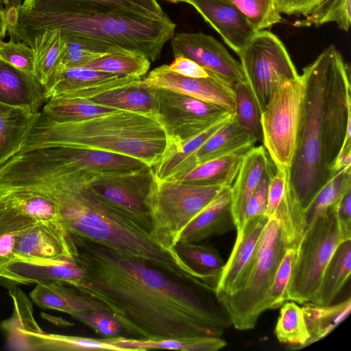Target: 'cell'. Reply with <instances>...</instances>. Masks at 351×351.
<instances>
[{
  "label": "cell",
  "mask_w": 351,
  "mask_h": 351,
  "mask_svg": "<svg viewBox=\"0 0 351 351\" xmlns=\"http://www.w3.org/2000/svg\"><path fill=\"white\" fill-rule=\"evenodd\" d=\"M71 316L106 337L119 336L122 332L117 320L106 311L77 313Z\"/></svg>",
  "instance_id": "48"
},
{
  "label": "cell",
  "mask_w": 351,
  "mask_h": 351,
  "mask_svg": "<svg viewBox=\"0 0 351 351\" xmlns=\"http://www.w3.org/2000/svg\"><path fill=\"white\" fill-rule=\"evenodd\" d=\"M351 272V239L341 242L327 264L317 291L310 301L318 306L330 305Z\"/></svg>",
  "instance_id": "28"
},
{
  "label": "cell",
  "mask_w": 351,
  "mask_h": 351,
  "mask_svg": "<svg viewBox=\"0 0 351 351\" xmlns=\"http://www.w3.org/2000/svg\"><path fill=\"white\" fill-rule=\"evenodd\" d=\"M305 229L304 209L289 182L283 198L265 226L251 263L231 293L221 300L234 328H254L267 310L269 290L287 250L298 246Z\"/></svg>",
  "instance_id": "6"
},
{
  "label": "cell",
  "mask_w": 351,
  "mask_h": 351,
  "mask_svg": "<svg viewBox=\"0 0 351 351\" xmlns=\"http://www.w3.org/2000/svg\"><path fill=\"white\" fill-rule=\"evenodd\" d=\"M151 12L156 13V14H163L164 12L160 5V4L158 3L156 0H134Z\"/></svg>",
  "instance_id": "54"
},
{
  "label": "cell",
  "mask_w": 351,
  "mask_h": 351,
  "mask_svg": "<svg viewBox=\"0 0 351 351\" xmlns=\"http://www.w3.org/2000/svg\"><path fill=\"white\" fill-rule=\"evenodd\" d=\"M141 78L75 67L55 72L45 86L46 94L47 99H88L110 90L137 84Z\"/></svg>",
  "instance_id": "16"
},
{
  "label": "cell",
  "mask_w": 351,
  "mask_h": 351,
  "mask_svg": "<svg viewBox=\"0 0 351 351\" xmlns=\"http://www.w3.org/2000/svg\"><path fill=\"white\" fill-rule=\"evenodd\" d=\"M137 85L144 88H162L219 106L233 114L234 87L217 75L195 78L172 71L162 64L143 76Z\"/></svg>",
  "instance_id": "15"
},
{
  "label": "cell",
  "mask_w": 351,
  "mask_h": 351,
  "mask_svg": "<svg viewBox=\"0 0 351 351\" xmlns=\"http://www.w3.org/2000/svg\"><path fill=\"white\" fill-rule=\"evenodd\" d=\"M301 75L304 92L289 182L304 210L334 175L342 149L351 144L350 68L331 45Z\"/></svg>",
  "instance_id": "2"
},
{
  "label": "cell",
  "mask_w": 351,
  "mask_h": 351,
  "mask_svg": "<svg viewBox=\"0 0 351 351\" xmlns=\"http://www.w3.org/2000/svg\"><path fill=\"white\" fill-rule=\"evenodd\" d=\"M310 338L306 345L321 340L329 335L350 314L351 299L331 306H318L306 302L302 307Z\"/></svg>",
  "instance_id": "35"
},
{
  "label": "cell",
  "mask_w": 351,
  "mask_h": 351,
  "mask_svg": "<svg viewBox=\"0 0 351 351\" xmlns=\"http://www.w3.org/2000/svg\"><path fill=\"white\" fill-rule=\"evenodd\" d=\"M74 250L72 236L60 221H40L17 237L14 254L17 261L51 263L73 260Z\"/></svg>",
  "instance_id": "14"
},
{
  "label": "cell",
  "mask_w": 351,
  "mask_h": 351,
  "mask_svg": "<svg viewBox=\"0 0 351 351\" xmlns=\"http://www.w3.org/2000/svg\"><path fill=\"white\" fill-rule=\"evenodd\" d=\"M36 222L14 208L0 194V271L15 260L14 250L17 237Z\"/></svg>",
  "instance_id": "36"
},
{
  "label": "cell",
  "mask_w": 351,
  "mask_h": 351,
  "mask_svg": "<svg viewBox=\"0 0 351 351\" xmlns=\"http://www.w3.org/2000/svg\"><path fill=\"white\" fill-rule=\"evenodd\" d=\"M235 122L256 143L263 141L261 112L246 81L234 86Z\"/></svg>",
  "instance_id": "37"
},
{
  "label": "cell",
  "mask_w": 351,
  "mask_h": 351,
  "mask_svg": "<svg viewBox=\"0 0 351 351\" xmlns=\"http://www.w3.org/2000/svg\"><path fill=\"white\" fill-rule=\"evenodd\" d=\"M110 339L112 343L121 348L123 351L159 348L182 351H216L227 345L224 339L217 337H202L190 339L143 340L119 335Z\"/></svg>",
  "instance_id": "34"
},
{
  "label": "cell",
  "mask_w": 351,
  "mask_h": 351,
  "mask_svg": "<svg viewBox=\"0 0 351 351\" xmlns=\"http://www.w3.org/2000/svg\"><path fill=\"white\" fill-rule=\"evenodd\" d=\"M34 53V76L46 86L56 71L64 49L60 29H46L21 40Z\"/></svg>",
  "instance_id": "29"
},
{
  "label": "cell",
  "mask_w": 351,
  "mask_h": 351,
  "mask_svg": "<svg viewBox=\"0 0 351 351\" xmlns=\"http://www.w3.org/2000/svg\"><path fill=\"white\" fill-rule=\"evenodd\" d=\"M174 249L197 278L216 291L225 266L219 252L211 246L193 242H178Z\"/></svg>",
  "instance_id": "27"
},
{
  "label": "cell",
  "mask_w": 351,
  "mask_h": 351,
  "mask_svg": "<svg viewBox=\"0 0 351 351\" xmlns=\"http://www.w3.org/2000/svg\"><path fill=\"white\" fill-rule=\"evenodd\" d=\"M324 0H276L278 9L280 14L287 15L310 14Z\"/></svg>",
  "instance_id": "52"
},
{
  "label": "cell",
  "mask_w": 351,
  "mask_h": 351,
  "mask_svg": "<svg viewBox=\"0 0 351 351\" xmlns=\"http://www.w3.org/2000/svg\"><path fill=\"white\" fill-rule=\"evenodd\" d=\"M254 146H247L201 163L186 173L165 181L202 185L231 186L238 173L245 154Z\"/></svg>",
  "instance_id": "25"
},
{
  "label": "cell",
  "mask_w": 351,
  "mask_h": 351,
  "mask_svg": "<svg viewBox=\"0 0 351 351\" xmlns=\"http://www.w3.org/2000/svg\"><path fill=\"white\" fill-rule=\"evenodd\" d=\"M47 100L45 86L34 76L0 59V102L36 114Z\"/></svg>",
  "instance_id": "19"
},
{
  "label": "cell",
  "mask_w": 351,
  "mask_h": 351,
  "mask_svg": "<svg viewBox=\"0 0 351 351\" xmlns=\"http://www.w3.org/2000/svg\"><path fill=\"white\" fill-rule=\"evenodd\" d=\"M88 100L99 105L143 114L156 119L157 102L154 88L137 84L110 90Z\"/></svg>",
  "instance_id": "31"
},
{
  "label": "cell",
  "mask_w": 351,
  "mask_h": 351,
  "mask_svg": "<svg viewBox=\"0 0 351 351\" xmlns=\"http://www.w3.org/2000/svg\"><path fill=\"white\" fill-rule=\"evenodd\" d=\"M169 67L172 71L189 77L206 78L216 75L192 60L182 56L174 58Z\"/></svg>",
  "instance_id": "51"
},
{
  "label": "cell",
  "mask_w": 351,
  "mask_h": 351,
  "mask_svg": "<svg viewBox=\"0 0 351 351\" xmlns=\"http://www.w3.org/2000/svg\"><path fill=\"white\" fill-rule=\"evenodd\" d=\"M107 5L146 16H160L134 0H23L19 10L47 12L66 8L80 4Z\"/></svg>",
  "instance_id": "44"
},
{
  "label": "cell",
  "mask_w": 351,
  "mask_h": 351,
  "mask_svg": "<svg viewBox=\"0 0 351 351\" xmlns=\"http://www.w3.org/2000/svg\"><path fill=\"white\" fill-rule=\"evenodd\" d=\"M11 2L12 0H0V9L5 11L10 6Z\"/></svg>",
  "instance_id": "57"
},
{
  "label": "cell",
  "mask_w": 351,
  "mask_h": 351,
  "mask_svg": "<svg viewBox=\"0 0 351 351\" xmlns=\"http://www.w3.org/2000/svg\"><path fill=\"white\" fill-rule=\"evenodd\" d=\"M22 214L36 221L60 220L57 206L49 197L36 192L15 191L0 193Z\"/></svg>",
  "instance_id": "40"
},
{
  "label": "cell",
  "mask_w": 351,
  "mask_h": 351,
  "mask_svg": "<svg viewBox=\"0 0 351 351\" xmlns=\"http://www.w3.org/2000/svg\"><path fill=\"white\" fill-rule=\"evenodd\" d=\"M82 274L73 259L51 263L15 260L0 271V278L21 284L55 281L73 285L79 282Z\"/></svg>",
  "instance_id": "22"
},
{
  "label": "cell",
  "mask_w": 351,
  "mask_h": 351,
  "mask_svg": "<svg viewBox=\"0 0 351 351\" xmlns=\"http://www.w3.org/2000/svg\"><path fill=\"white\" fill-rule=\"evenodd\" d=\"M232 115L221 128L186 158L170 178L184 174L208 160L245 147L254 146L256 142L235 122Z\"/></svg>",
  "instance_id": "23"
},
{
  "label": "cell",
  "mask_w": 351,
  "mask_h": 351,
  "mask_svg": "<svg viewBox=\"0 0 351 351\" xmlns=\"http://www.w3.org/2000/svg\"><path fill=\"white\" fill-rule=\"evenodd\" d=\"M118 110H120L95 104L88 99L51 97L44 104L40 114L47 120L65 123L87 120Z\"/></svg>",
  "instance_id": "33"
},
{
  "label": "cell",
  "mask_w": 351,
  "mask_h": 351,
  "mask_svg": "<svg viewBox=\"0 0 351 351\" xmlns=\"http://www.w3.org/2000/svg\"><path fill=\"white\" fill-rule=\"evenodd\" d=\"M335 22L348 32L351 25V0H324L304 19L295 21L298 27L315 26Z\"/></svg>",
  "instance_id": "43"
},
{
  "label": "cell",
  "mask_w": 351,
  "mask_h": 351,
  "mask_svg": "<svg viewBox=\"0 0 351 351\" xmlns=\"http://www.w3.org/2000/svg\"><path fill=\"white\" fill-rule=\"evenodd\" d=\"M47 147L119 154L137 158L151 167L174 152L157 119L121 110L87 120L65 123L47 120L38 112L19 152Z\"/></svg>",
  "instance_id": "4"
},
{
  "label": "cell",
  "mask_w": 351,
  "mask_h": 351,
  "mask_svg": "<svg viewBox=\"0 0 351 351\" xmlns=\"http://www.w3.org/2000/svg\"><path fill=\"white\" fill-rule=\"evenodd\" d=\"M41 316L48 322H50L53 324H56L59 326H71L73 325L72 323L65 319H63L61 317H55L53 315H51L46 313H42Z\"/></svg>",
  "instance_id": "55"
},
{
  "label": "cell",
  "mask_w": 351,
  "mask_h": 351,
  "mask_svg": "<svg viewBox=\"0 0 351 351\" xmlns=\"http://www.w3.org/2000/svg\"><path fill=\"white\" fill-rule=\"evenodd\" d=\"M29 296L32 302L40 308L56 310L70 315L93 311H106L97 301L61 282H38Z\"/></svg>",
  "instance_id": "24"
},
{
  "label": "cell",
  "mask_w": 351,
  "mask_h": 351,
  "mask_svg": "<svg viewBox=\"0 0 351 351\" xmlns=\"http://www.w3.org/2000/svg\"><path fill=\"white\" fill-rule=\"evenodd\" d=\"M337 210L340 221L351 226V188L348 189L337 202Z\"/></svg>",
  "instance_id": "53"
},
{
  "label": "cell",
  "mask_w": 351,
  "mask_h": 351,
  "mask_svg": "<svg viewBox=\"0 0 351 351\" xmlns=\"http://www.w3.org/2000/svg\"><path fill=\"white\" fill-rule=\"evenodd\" d=\"M61 32L64 49L55 72L82 67L106 55L128 51L90 37L63 31Z\"/></svg>",
  "instance_id": "26"
},
{
  "label": "cell",
  "mask_w": 351,
  "mask_h": 351,
  "mask_svg": "<svg viewBox=\"0 0 351 351\" xmlns=\"http://www.w3.org/2000/svg\"><path fill=\"white\" fill-rule=\"evenodd\" d=\"M304 84L301 75L282 84L261 113L264 147L276 167H289L299 130Z\"/></svg>",
  "instance_id": "9"
},
{
  "label": "cell",
  "mask_w": 351,
  "mask_h": 351,
  "mask_svg": "<svg viewBox=\"0 0 351 351\" xmlns=\"http://www.w3.org/2000/svg\"><path fill=\"white\" fill-rule=\"evenodd\" d=\"M8 31V23L5 11L0 9V39L3 40Z\"/></svg>",
  "instance_id": "56"
},
{
  "label": "cell",
  "mask_w": 351,
  "mask_h": 351,
  "mask_svg": "<svg viewBox=\"0 0 351 351\" xmlns=\"http://www.w3.org/2000/svg\"><path fill=\"white\" fill-rule=\"evenodd\" d=\"M269 217L263 214L244 223L237 232L231 254L225 263L216 289V295L221 300L232 292L244 274L254 255L257 243Z\"/></svg>",
  "instance_id": "18"
},
{
  "label": "cell",
  "mask_w": 351,
  "mask_h": 351,
  "mask_svg": "<svg viewBox=\"0 0 351 351\" xmlns=\"http://www.w3.org/2000/svg\"><path fill=\"white\" fill-rule=\"evenodd\" d=\"M234 230L231 186H227L187 225L178 242L199 243L211 236L221 235Z\"/></svg>",
  "instance_id": "20"
},
{
  "label": "cell",
  "mask_w": 351,
  "mask_h": 351,
  "mask_svg": "<svg viewBox=\"0 0 351 351\" xmlns=\"http://www.w3.org/2000/svg\"><path fill=\"white\" fill-rule=\"evenodd\" d=\"M224 187L155 179L147 201L152 236L165 247L174 249L183 230Z\"/></svg>",
  "instance_id": "8"
},
{
  "label": "cell",
  "mask_w": 351,
  "mask_h": 351,
  "mask_svg": "<svg viewBox=\"0 0 351 351\" xmlns=\"http://www.w3.org/2000/svg\"><path fill=\"white\" fill-rule=\"evenodd\" d=\"M0 59L34 76V53L32 48L24 42L11 39L4 42L0 39Z\"/></svg>",
  "instance_id": "47"
},
{
  "label": "cell",
  "mask_w": 351,
  "mask_h": 351,
  "mask_svg": "<svg viewBox=\"0 0 351 351\" xmlns=\"http://www.w3.org/2000/svg\"><path fill=\"white\" fill-rule=\"evenodd\" d=\"M273 173L272 165L270 162L266 167L258 186L255 189L248 202L243 224L250 220L265 214L267 203L268 187L270 179L274 174Z\"/></svg>",
  "instance_id": "49"
},
{
  "label": "cell",
  "mask_w": 351,
  "mask_h": 351,
  "mask_svg": "<svg viewBox=\"0 0 351 351\" xmlns=\"http://www.w3.org/2000/svg\"><path fill=\"white\" fill-rule=\"evenodd\" d=\"M71 173L86 189L152 225L147 201L155 182L152 167L128 173Z\"/></svg>",
  "instance_id": "12"
},
{
  "label": "cell",
  "mask_w": 351,
  "mask_h": 351,
  "mask_svg": "<svg viewBox=\"0 0 351 351\" xmlns=\"http://www.w3.org/2000/svg\"><path fill=\"white\" fill-rule=\"evenodd\" d=\"M176 25L166 13L146 16L107 5L80 4L47 12L19 10L18 40L46 29L99 40L157 60Z\"/></svg>",
  "instance_id": "5"
},
{
  "label": "cell",
  "mask_w": 351,
  "mask_h": 351,
  "mask_svg": "<svg viewBox=\"0 0 351 351\" xmlns=\"http://www.w3.org/2000/svg\"><path fill=\"white\" fill-rule=\"evenodd\" d=\"M156 119L174 152L232 113L216 104L162 88H154Z\"/></svg>",
  "instance_id": "11"
},
{
  "label": "cell",
  "mask_w": 351,
  "mask_h": 351,
  "mask_svg": "<svg viewBox=\"0 0 351 351\" xmlns=\"http://www.w3.org/2000/svg\"><path fill=\"white\" fill-rule=\"evenodd\" d=\"M281 306L274 331L278 340L294 346L293 349L305 347L310 336L302 307L293 301L286 302Z\"/></svg>",
  "instance_id": "38"
},
{
  "label": "cell",
  "mask_w": 351,
  "mask_h": 351,
  "mask_svg": "<svg viewBox=\"0 0 351 351\" xmlns=\"http://www.w3.org/2000/svg\"><path fill=\"white\" fill-rule=\"evenodd\" d=\"M337 203L305 228L287 289L288 300L301 304L310 302L335 249L343 241L351 239V226L340 221Z\"/></svg>",
  "instance_id": "7"
},
{
  "label": "cell",
  "mask_w": 351,
  "mask_h": 351,
  "mask_svg": "<svg viewBox=\"0 0 351 351\" xmlns=\"http://www.w3.org/2000/svg\"><path fill=\"white\" fill-rule=\"evenodd\" d=\"M351 188V168H343L331 177L304 210L305 228L319 213L335 204L342 195Z\"/></svg>",
  "instance_id": "41"
},
{
  "label": "cell",
  "mask_w": 351,
  "mask_h": 351,
  "mask_svg": "<svg viewBox=\"0 0 351 351\" xmlns=\"http://www.w3.org/2000/svg\"><path fill=\"white\" fill-rule=\"evenodd\" d=\"M270 163L263 146L252 147L244 156L231 185L232 211L238 232L242 227L248 202Z\"/></svg>",
  "instance_id": "21"
},
{
  "label": "cell",
  "mask_w": 351,
  "mask_h": 351,
  "mask_svg": "<svg viewBox=\"0 0 351 351\" xmlns=\"http://www.w3.org/2000/svg\"><path fill=\"white\" fill-rule=\"evenodd\" d=\"M182 3L193 6L238 56L256 32L228 0H183Z\"/></svg>",
  "instance_id": "17"
},
{
  "label": "cell",
  "mask_w": 351,
  "mask_h": 351,
  "mask_svg": "<svg viewBox=\"0 0 351 351\" xmlns=\"http://www.w3.org/2000/svg\"><path fill=\"white\" fill-rule=\"evenodd\" d=\"M29 191L56 204L60 221L71 234L141 260L178 280L199 282L175 249L152 236L150 223L86 189L72 173L47 178Z\"/></svg>",
  "instance_id": "3"
},
{
  "label": "cell",
  "mask_w": 351,
  "mask_h": 351,
  "mask_svg": "<svg viewBox=\"0 0 351 351\" xmlns=\"http://www.w3.org/2000/svg\"><path fill=\"white\" fill-rule=\"evenodd\" d=\"M245 16L256 32L270 28L282 21L276 0H228Z\"/></svg>",
  "instance_id": "45"
},
{
  "label": "cell",
  "mask_w": 351,
  "mask_h": 351,
  "mask_svg": "<svg viewBox=\"0 0 351 351\" xmlns=\"http://www.w3.org/2000/svg\"><path fill=\"white\" fill-rule=\"evenodd\" d=\"M71 236L73 259L82 274L71 286L101 304L130 338L221 337L232 325L215 289L208 285L178 280L141 260Z\"/></svg>",
  "instance_id": "1"
},
{
  "label": "cell",
  "mask_w": 351,
  "mask_h": 351,
  "mask_svg": "<svg viewBox=\"0 0 351 351\" xmlns=\"http://www.w3.org/2000/svg\"><path fill=\"white\" fill-rule=\"evenodd\" d=\"M239 57L261 113L282 84L300 75L282 42L268 30L256 32Z\"/></svg>",
  "instance_id": "10"
},
{
  "label": "cell",
  "mask_w": 351,
  "mask_h": 351,
  "mask_svg": "<svg viewBox=\"0 0 351 351\" xmlns=\"http://www.w3.org/2000/svg\"><path fill=\"white\" fill-rule=\"evenodd\" d=\"M166 1L173 3H182L183 0H165Z\"/></svg>",
  "instance_id": "58"
},
{
  "label": "cell",
  "mask_w": 351,
  "mask_h": 351,
  "mask_svg": "<svg viewBox=\"0 0 351 351\" xmlns=\"http://www.w3.org/2000/svg\"><path fill=\"white\" fill-rule=\"evenodd\" d=\"M171 46L174 58L182 56L192 60L233 87L246 81L240 62L210 35L202 32L174 34Z\"/></svg>",
  "instance_id": "13"
},
{
  "label": "cell",
  "mask_w": 351,
  "mask_h": 351,
  "mask_svg": "<svg viewBox=\"0 0 351 351\" xmlns=\"http://www.w3.org/2000/svg\"><path fill=\"white\" fill-rule=\"evenodd\" d=\"M38 350L123 351L121 348L112 343L110 337L100 339L45 332L36 341L34 350Z\"/></svg>",
  "instance_id": "42"
},
{
  "label": "cell",
  "mask_w": 351,
  "mask_h": 351,
  "mask_svg": "<svg viewBox=\"0 0 351 351\" xmlns=\"http://www.w3.org/2000/svg\"><path fill=\"white\" fill-rule=\"evenodd\" d=\"M14 305V315L10 324L8 341L12 348L32 350L37 338L44 332L32 315V303L19 289L10 291Z\"/></svg>",
  "instance_id": "32"
},
{
  "label": "cell",
  "mask_w": 351,
  "mask_h": 351,
  "mask_svg": "<svg viewBox=\"0 0 351 351\" xmlns=\"http://www.w3.org/2000/svg\"><path fill=\"white\" fill-rule=\"evenodd\" d=\"M298 246L288 248L273 278L267 300V308L274 309L280 307L288 300L287 289L294 267Z\"/></svg>",
  "instance_id": "46"
},
{
  "label": "cell",
  "mask_w": 351,
  "mask_h": 351,
  "mask_svg": "<svg viewBox=\"0 0 351 351\" xmlns=\"http://www.w3.org/2000/svg\"><path fill=\"white\" fill-rule=\"evenodd\" d=\"M151 61L143 54L132 51L111 53L82 67L128 76L143 77L148 72Z\"/></svg>",
  "instance_id": "39"
},
{
  "label": "cell",
  "mask_w": 351,
  "mask_h": 351,
  "mask_svg": "<svg viewBox=\"0 0 351 351\" xmlns=\"http://www.w3.org/2000/svg\"><path fill=\"white\" fill-rule=\"evenodd\" d=\"M276 173L271 176L267 194L265 215H271L281 202L287 187L289 167H276Z\"/></svg>",
  "instance_id": "50"
},
{
  "label": "cell",
  "mask_w": 351,
  "mask_h": 351,
  "mask_svg": "<svg viewBox=\"0 0 351 351\" xmlns=\"http://www.w3.org/2000/svg\"><path fill=\"white\" fill-rule=\"evenodd\" d=\"M36 114L0 102V165L20 151Z\"/></svg>",
  "instance_id": "30"
}]
</instances>
